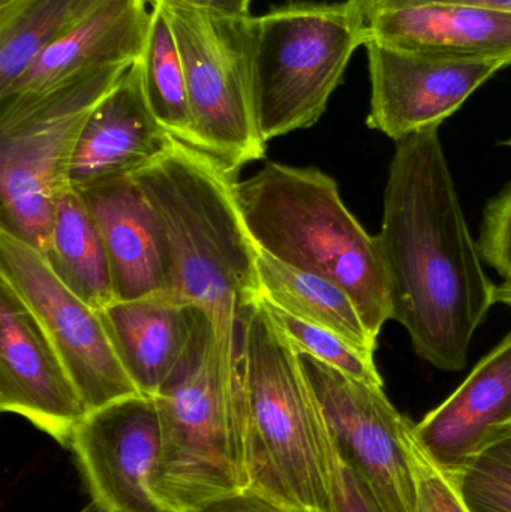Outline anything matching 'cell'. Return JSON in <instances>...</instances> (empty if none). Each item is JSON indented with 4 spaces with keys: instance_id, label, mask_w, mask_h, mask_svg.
Returning a JSON list of instances; mask_svg holds the SVG:
<instances>
[{
    "instance_id": "603a6c76",
    "label": "cell",
    "mask_w": 511,
    "mask_h": 512,
    "mask_svg": "<svg viewBox=\"0 0 511 512\" xmlns=\"http://www.w3.org/2000/svg\"><path fill=\"white\" fill-rule=\"evenodd\" d=\"M150 6L149 33L140 59L144 95L159 125L171 137L194 146L188 86L176 38L161 8Z\"/></svg>"
},
{
    "instance_id": "30bf717a",
    "label": "cell",
    "mask_w": 511,
    "mask_h": 512,
    "mask_svg": "<svg viewBox=\"0 0 511 512\" xmlns=\"http://www.w3.org/2000/svg\"><path fill=\"white\" fill-rule=\"evenodd\" d=\"M330 432L360 472L383 512H416V481L407 451L408 420L384 387L348 378L299 352Z\"/></svg>"
},
{
    "instance_id": "d6986e66",
    "label": "cell",
    "mask_w": 511,
    "mask_h": 512,
    "mask_svg": "<svg viewBox=\"0 0 511 512\" xmlns=\"http://www.w3.org/2000/svg\"><path fill=\"white\" fill-rule=\"evenodd\" d=\"M101 316L129 378L143 396H155L191 340L197 309L162 292L114 301Z\"/></svg>"
},
{
    "instance_id": "277c9868",
    "label": "cell",
    "mask_w": 511,
    "mask_h": 512,
    "mask_svg": "<svg viewBox=\"0 0 511 512\" xmlns=\"http://www.w3.org/2000/svg\"><path fill=\"white\" fill-rule=\"evenodd\" d=\"M236 198L260 251L341 286L378 339L392 309L377 236L348 210L332 176L266 162L254 176L237 180Z\"/></svg>"
},
{
    "instance_id": "f1b7e54d",
    "label": "cell",
    "mask_w": 511,
    "mask_h": 512,
    "mask_svg": "<svg viewBox=\"0 0 511 512\" xmlns=\"http://www.w3.org/2000/svg\"><path fill=\"white\" fill-rule=\"evenodd\" d=\"M365 15L384 9L407 8L420 5H453L467 8L491 9V11L511 12V0H351Z\"/></svg>"
},
{
    "instance_id": "cb8c5ba5",
    "label": "cell",
    "mask_w": 511,
    "mask_h": 512,
    "mask_svg": "<svg viewBox=\"0 0 511 512\" xmlns=\"http://www.w3.org/2000/svg\"><path fill=\"white\" fill-rule=\"evenodd\" d=\"M264 303L276 324L296 346L297 351L311 355L315 360L344 373L348 378L384 387L383 378L375 364L374 354L357 348L353 343L327 328L318 327L284 312L269 301L264 300Z\"/></svg>"
},
{
    "instance_id": "8fae6325",
    "label": "cell",
    "mask_w": 511,
    "mask_h": 512,
    "mask_svg": "<svg viewBox=\"0 0 511 512\" xmlns=\"http://www.w3.org/2000/svg\"><path fill=\"white\" fill-rule=\"evenodd\" d=\"M69 448L93 510L176 512L153 492L161 424L152 397L138 394L89 412L78 424Z\"/></svg>"
},
{
    "instance_id": "ffe728a7",
    "label": "cell",
    "mask_w": 511,
    "mask_h": 512,
    "mask_svg": "<svg viewBox=\"0 0 511 512\" xmlns=\"http://www.w3.org/2000/svg\"><path fill=\"white\" fill-rule=\"evenodd\" d=\"M257 274L264 300L374 354L378 339L372 336L353 298L341 286L284 264L258 248Z\"/></svg>"
},
{
    "instance_id": "5b68a950",
    "label": "cell",
    "mask_w": 511,
    "mask_h": 512,
    "mask_svg": "<svg viewBox=\"0 0 511 512\" xmlns=\"http://www.w3.org/2000/svg\"><path fill=\"white\" fill-rule=\"evenodd\" d=\"M152 399L161 424L152 487L162 504L194 512L251 489L242 376L225 373L200 310L185 352Z\"/></svg>"
},
{
    "instance_id": "7402d4cb",
    "label": "cell",
    "mask_w": 511,
    "mask_h": 512,
    "mask_svg": "<svg viewBox=\"0 0 511 512\" xmlns=\"http://www.w3.org/2000/svg\"><path fill=\"white\" fill-rule=\"evenodd\" d=\"M110 0H17L0 9V95L51 42Z\"/></svg>"
},
{
    "instance_id": "1f68e13d",
    "label": "cell",
    "mask_w": 511,
    "mask_h": 512,
    "mask_svg": "<svg viewBox=\"0 0 511 512\" xmlns=\"http://www.w3.org/2000/svg\"><path fill=\"white\" fill-rule=\"evenodd\" d=\"M495 303L511 306V277L510 279H504V282L495 288Z\"/></svg>"
},
{
    "instance_id": "484cf974",
    "label": "cell",
    "mask_w": 511,
    "mask_h": 512,
    "mask_svg": "<svg viewBox=\"0 0 511 512\" xmlns=\"http://www.w3.org/2000/svg\"><path fill=\"white\" fill-rule=\"evenodd\" d=\"M407 451L416 481V512H470L455 475L437 465L417 441L414 423L407 430Z\"/></svg>"
},
{
    "instance_id": "52a82bcc",
    "label": "cell",
    "mask_w": 511,
    "mask_h": 512,
    "mask_svg": "<svg viewBox=\"0 0 511 512\" xmlns=\"http://www.w3.org/2000/svg\"><path fill=\"white\" fill-rule=\"evenodd\" d=\"M252 36L258 128L269 143L323 117L366 29L351 0L290 2L252 17Z\"/></svg>"
},
{
    "instance_id": "3957f363",
    "label": "cell",
    "mask_w": 511,
    "mask_h": 512,
    "mask_svg": "<svg viewBox=\"0 0 511 512\" xmlns=\"http://www.w3.org/2000/svg\"><path fill=\"white\" fill-rule=\"evenodd\" d=\"M251 489L297 512H332L333 438L296 346L263 297L240 342Z\"/></svg>"
},
{
    "instance_id": "7c38bea8",
    "label": "cell",
    "mask_w": 511,
    "mask_h": 512,
    "mask_svg": "<svg viewBox=\"0 0 511 512\" xmlns=\"http://www.w3.org/2000/svg\"><path fill=\"white\" fill-rule=\"evenodd\" d=\"M371 75L369 128L398 141L440 129L492 75L500 62L462 60L366 41Z\"/></svg>"
},
{
    "instance_id": "ac0fdd59",
    "label": "cell",
    "mask_w": 511,
    "mask_h": 512,
    "mask_svg": "<svg viewBox=\"0 0 511 512\" xmlns=\"http://www.w3.org/2000/svg\"><path fill=\"white\" fill-rule=\"evenodd\" d=\"M150 17L149 0H110L47 45L0 99L41 92L98 66L137 62L143 56Z\"/></svg>"
},
{
    "instance_id": "8992f818",
    "label": "cell",
    "mask_w": 511,
    "mask_h": 512,
    "mask_svg": "<svg viewBox=\"0 0 511 512\" xmlns=\"http://www.w3.org/2000/svg\"><path fill=\"white\" fill-rule=\"evenodd\" d=\"M131 65L98 66L41 92L0 99V230L44 251L57 201L72 188L81 131Z\"/></svg>"
},
{
    "instance_id": "4fadbf2b",
    "label": "cell",
    "mask_w": 511,
    "mask_h": 512,
    "mask_svg": "<svg viewBox=\"0 0 511 512\" xmlns=\"http://www.w3.org/2000/svg\"><path fill=\"white\" fill-rule=\"evenodd\" d=\"M0 409L69 448L89 411L32 310L0 277Z\"/></svg>"
},
{
    "instance_id": "2e32d148",
    "label": "cell",
    "mask_w": 511,
    "mask_h": 512,
    "mask_svg": "<svg viewBox=\"0 0 511 512\" xmlns=\"http://www.w3.org/2000/svg\"><path fill=\"white\" fill-rule=\"evenodd\" d=\"M363 20L366 41L431 56L511 65V12L420 5L384 9Z\"/></svg>"
},
{
    "instance_id": "e0dca14e",
    "label": "cell",
    "mask_w": 511,
    "mask_h": 512,
    "mask_svg": "<svg viewBox=\"0 0 511 512\" xmlns=\"http://www.w3.org/2000/svg\"><path fill=\"white\" fill-rule=\"evenodd\" d=\"M77 191L104 242L116 301L167 292L158 227L134 179L119 177Z\"/></svg>"
},
{
    "instance_id": "4dcf8cb0",
    "label": "cell",
    "mask_w": 511,
    "mask_h": 512,
    "mask_svg": "<svg viewBox=\"0 0 511 512\" xmlns=\"http://www.w3.org/2000/svg\"><path fill=\"white\" fill-rule=\"evenodd\" d=\"M179 2L204 9V11L230 15V17H249L251 15L252 0H179Z\"/></svg>"
},
{
    "instance_id": "d4e9b609",
    "label": "cell",
    "mask_w": 511,
    "mask_h": 512,
    "mask_svg": "<svg viewBox=\"0 0 511 512\" xmlns=\"http://www.w3.org/2000/svg\"><path fill=\"white\" fill-rule=\"evenodd\" d=\"M453 475L470 512H511V439Z\"/></svg>"
},
{
    "instance_id": "f546056e",
    "label": "cell",
    "mask_w": 511,
    "mask_h": 512,
    "mask_svg": "<svg viewBox=\"0 0 511 512\" xmlns=\"http://www.w3.org/2000/svg\"><path fill=\"white\" fill-rule=\"evenodd\" d=\"M194 512H297L254 489L216 499Z\"/></svg>"
},
{
    "instance_id": "4316f807",
    "label": "cell",
    "mask_w": 511,
    "mask_h": 512,
    "mask_svg": "<svg viewBox=\"0 0 511 512\" xmlns=\"http://www.w3.org/2000/svg\"><path fill=\"white\" fill-rule=\"evenodd\" d=\"M480 254L504 279L511 277V185L486 207Z\"/></svg>"
},
{
    "instance_id": "9c48e42d",
    "label": "cell",
    "mask_w": 511,
    "mask_h": 512,
    "mask_svg": "<svg viewBox=\"0 0 511 512\" xmlns=\"http://www.w3.org/2000/svg\"><path fill=\"white\" fill-rule=\"evenodd\" d=\"M0 277L38 319L87 411L141 394L111 345L101 310L72 292L41 251L5 230H0Z\"/></svg>"
},
{
    "instance_id": "5bb4252c",
    "label": "cell",
    "mask_w": 511,
    "mask_h": 512,
    "mask_svg": "<svg viewBox=\"0 0 511 512\" xmlns=\"http://www.w3.org/2000/svg\"><path fill=\"white\" fill-rule=\"evenodd\" d=\"M426 453L450 474L511 439V333L440 406L414 424Z\"/></svg>"
},
{
    "instance_id": "44dd1931",
    "label": "cell",
    "mask_w": 511,
    "mask_h": 512,
    "mask_svg": "<svg viewBox=\"0 0 511 512\" xmlns=\"http://www.w3.org/2000/svg\"><path fill=\"white\" fill-rule=\"evenodd\" d=\"M42 254L59 279L93 309L116 301L104 242L77 189L69 188L57 201Z\"/></svg>"
},
{
    "instance_id": "83f0119b",
    "label": "cell",
    "mask_w": 511,
    "mask_h": 512,
    "mask_svg": "<svg viewBox=\"0 0 511 512\" xmlns=\"http://www.w3.org/2000/svg\"><path fill=\"white\" fill-rule=\"evenodd\" d=\"M330 492L332 512H383L368 484L336 441L330 456Z\"/></svg>"
},
{
    "instance_id": "7a4b0ae2",
    "label": "cell",
    "mask_w": 511,
    "mask_h": 512,
    "mask_svg": "<svg viewBox=\"0 0 511 512\" xmlns=\"http://www.w3.org/2000/svg\"><path fill=\"white\" fill-rule=\"evenodd\" d=\"M237 174L173 138L161 156L131 176L158 227L167 292L209 319L231 378L242 376L243 321L261 298L257 246L237 204Z\"/></svg>"
},
{
    "instance_id": "9a60e30c",
    "label": "cell",
    "mask_w": 511,
    "mask_h": 512,
    "mask_svg": "<svg viewBox=\"0 0 511 512\" xmlns=\"http://www.w3.org/2000/svg\"><path fill=\"white\" fill-rule=\"evenodd\" d=\"M173 137L150 111L140 60L90 113L69 168V185L84 189L137 173L170 147Z\"/></svg>"
},
{
    "instance_id": "6da1fadb",
    "label": "cell",
    "mask_w": 511,
    "mask_h": 512,
    "mask_svg": "<svg viewBox=\"0 0 511 512\" xmlns=\"http://www.w3.org/2000/svg\"><path fill=\"white\" fill-rule=\"evenodd\" d=\"M377 240L392 319L414 352L444 372L464 369L497 285L471 237L438 129L396 143Z\"/></svg>"
},
{
    "instance_id": "836d02e7",
    "label": "cell",
    "mask_w": 511,
    "mask_h": 512,
    "mask_svg": "<svg viewBox=\"0 0 511 512\" xmlns=\"http://www.w3.org/2000/svg\"><path fill=\"white\" fill-rule=\"evenodd\" d=\"M506 144H507V146L511 147V138H510V140H509V141H507V143H506Z\"/></svg>"
},
{
    "instance_id": "ba28073f",
    "label": "cell",
    "mask_w": 511,
    "mask_h": 512,
    "mask_svg": "<svg viewBox=\"0 0 511 512\" xmlns=\"http://www.w3.org/2000/svg\"><path fill=\"white\" fill-rule=\"evenodd\" d=\"M173 29L185 69L195 149L239 173L266 156L254 93L252 15L230 17L179 0H149Z\"/></svg>"
},
{
    "instance_id": "d6a6232c",
    "label": "cell",
    "mask_w": 511,
    "mask_h": 512,
    "mask_svg": "<svg viewBox=\"0 0 511 512\" xmlns=\"http://www.w3.org/2000/svg\"><path fill=\"white\" fill-rule=\"evenodd\" d=\"M17 0H0V9L6 8V6L12 5Z\"/></svg>"
}]
</instances>
